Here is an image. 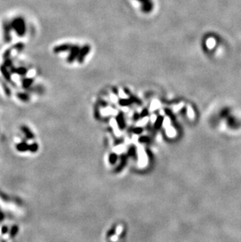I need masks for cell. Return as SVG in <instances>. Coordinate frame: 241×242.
Masks as SVG:
<instances>
[{
  "label": "cell",
  "mask_w": 241,
  "mask_h": 242,
  "mask_svg": "<svg viewBox=\"0 0 241 242\" xmlns=\"http://www.w3.org/2000/svg\"><path fill=\"white\" fill-rule=\"evenodd\" d=\"M17 150L20 152H25L29 150V144L27 143L26 142H21L16 145Z\"/></svg>",
  "instance_id": "obj_1"
},
{
  "label": "cell",
  "mask_w": 241,
  "mask_h": 242,
  "mask_svg": "<svg viewBox=\"0 0 241 242\" xmlns=\"http://www.w3.org/2000/svg\"><path fill=\"white\" fill-rule=\"evenodd\" d=\"M21 131H22L24 134L25 135L27 139H34V137H35V135H34L33 132L30 130L28 127H26V126H22V128H21Z\"/></svg>",
  "instance_id": "obj_2"
},
{
  "label": "cell",
  "mask_w": 241,
  "mask_h": 242,
  "mask_svg": "<svg viewBox=\"0 0 241 242\" xmlns=\"http://www.w3.org/2000/svg\"><path fill=\"white\" fill-rule=\"evenodd\" d=\"M19 232V227L17 225H14L11 227L10 230V235L11 237H16V235Z\"/></svg>",
  "instance_id": "obj_3"
},
{
  "label": "cell",
  "mask_w": 241,
  "mask_h": 242,
  "mask_svg": "<svg viewBox=\"0 0 241 242\" xmlns=\"http://www.w3.org/2000/svg\"><path fill=\"white\" fill-rule=\"evenodd\" d=\"M39 144L37 143H33L32 144H29V150L28 151L32 152V153H36L39 150Z\"/></svg>",
  "instance_id": "obj_4"
},
{
  "label": "cell",
  "mask_w": 241,
  "mask_h": 242,
  "mask_svg": "<svg viewBox=\"0 0 241 242\" xmlns=\"http://www.w3.org/2000/svg\"><path fill=\"white\" fill-rule=\"evenodd\" d=\"M8 232H9V228H8L7 226H2V227H1V233H2V234H6V233H7Z\"/></svg>",
  "instance_id": "obj_5"
},
{
  "label": "cell",
  "mask_w": 241,
  "mask_h": 242,
  "mask_svg": "<svg viewBox=\"0 0 241 242\" xmlns=\"http://www.w3.org/2000/svg\"><path fill=\"white\" fill-rule=\"evenodd\" d=\"M4 214L2 213H0V222H2L4 220Z\"/></svg>",
  "instance_id": "obj_6"
},
{
  "label": "cell",
  "mask_w": 241,
  "mask_h": 242,
  "mask_svg": "<svg viewBox=\"0 0 241 242\" xmlns=\"http://www.w3.org/2000/svg\"><path fill=\"white\" fill-rule=\"evenodd\" d=\"M120 230H122V227H120V226H119L118 228H117V232L118 233H120Z\"/></svg>",
  "instance_id": "obj_7"
}]
</instances>
